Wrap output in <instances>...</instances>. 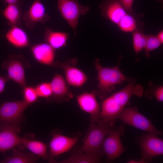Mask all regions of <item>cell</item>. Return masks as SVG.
I'll list each match as a JSON object with an SVG mask.
<instances>
[{
	"label": "cell",
	"instance_id": "cell-1",
	"mask_svg": "<svg viewBox=\"0 0 163 163\" xmlns=\"http://www.w3.org/2000/svg\"><path fill=\"white\" fill-rule=\"evenodd\" d=\"M143 88L134 80L117 92L104 99L101 106V119L110 126H113L119 114L129 103L134 95L141 97Z\"/></svg>",
	"mask_w": 163,
	"mask_h": 163
},
{
	"label": "cell",
	"instance_id": "cell-2",
	"mask_svg": "<svg viewBox=\"0 0 163 163\" xmlns=\"http://www.w3.org/2000/svg\"><path fill=\"white\" fill-rule=\"evenodd\" d=\"M121 57H120L117 65L111 68L102 66L98 59L94 60L98 83V89L92 91L96 96L104 99L115 89L116 85L123 84L125 81L129 82L134 80L133 78L125 75L120 70L119 64Z\"/></svg>",
	"mask_w": 163,
	"mask_h": 163
},
{
	"label": "cell",
	"instance_id": "cell-3",
	"mask_svg": "<svg viewBox=\"0 0 163 163\" xmlns=\"http://www.w3.org/2000/svg\"><path fill=\"white\" fill-rule=\"evenodd\" d=\"M111 127L101 119L97 123H91L84 138L82 150L101 158L104 154L103 149V142L112 130Z\"/></svg>",
	"mask_w": 163,
	"mask_h": 163
},
{
	"label": "cell",
	"instance_id": "cell-4",
	"mask_svg": "<svg viewBox=\"0 0 163 163\" xmlns=\"http://www.w3.org/2000/svg\"><path fill=\"white\" fill-rule=\"evenodd\" d=\"M117 119L124 123L133 126L147 133L161 135L162 132L157 129L151 121L140 113L136 107L124 108L118 115Z\"/></svg>",
	"mask_w": 163,
	"mask_h": 163
},
{
	"label": "cell",
	"instance_id": "cell-5",
	"mask_svg": "<svg viewBox=\"0 0 163 163\" xmlns=\"http://www.w3.org/2000/svg\"><path fill=\"white\" fill-rule=\"evenodd\" d=\"M57 8L63 18L73 30L76 36V30L80 16L87 13L90 8L80 5L77 0H57Z\"/></svg>",
	"mask_w": 163,
	"mask_h": 163
},
{
	"label": "cell",
	"instance_id": "cell-6",
	"mask_svg": "<svg viewBox=\"0 0 163 163\" xmlns=\"http://www.w3.org/2000/svg\"><path fill=\"white\" fill-rule=\"evenodd\" d=\"M30 67L29 62L22 56L18 55H9L2 65V68L7 71L9 79L17 83L22 88L27 86L25 69Z\"/></svg>",
	"mask_w": 163,
	"mask_h": 163
},
{
	"label": "cell",
	"instance_id": "cell-7",
	"mask_svg": "<svg viewBox=\"0 0 163 163\" xmlns=\"http://www.w3.org/2000/svg\"><path fill=\"white\" fill-rule=\"evenodd\" d=\"M125 127L120 125L113 129L105 138L103 149L107 161L111 162L120 156L126 150L123 145L120 137L123 135Z\"/></svg>",
	"mask_w": 163,
	"mask_h": 163
},
{
	"label": "cell",
	"instance_id": "cell-8",
	"mask_svg": "<svg viewBox=\"0 0 163 163\" xmlns=\"http://www.w3.org/2000/svg\"><path fill=\"white\" fill-rule=\"evenodd\" d=\"M141 150L142 158L149 162L154 157L163 154V141L158 135L152 133H143L136 140Z\"/></svg>",
	"mask_w": 163,
	"mask_h": 163
},
{
	"label": "cell",
	"instance_id": "cell-9",
	"mask_svg": "<svg viewBox=\"0 0 163 163\" xmlns=\"http://www.w3.org/2000/svg\"><path fill=\"white\" fill-rule=\"evenodd\" d=\"M78 62V59L74 58L63 62H54L52 66L63 70L68 85L80 87L86 82L88 78L83 72L76 67Z\"/></svg>",
	"mask_w": 163,
	"mask_h": 163
},
{
	"label": "cell",
	"instance_id": "cell-10",
	"mask_svg": "<svg viewBox=\"0 0 163 163\" xmlns=\"http://www.w3.org/2000/svg\"><path fill=\"white\" fill-rule=\"evenodd\" d=\"M29 106L23 100L3 103L0 106V123L17 125Z\"/></svg>",
	"mask_w": 163,
	"mask_h": 163
},
{
	"label": "cell",
	"instance_id": "cell-11",
	"mask_svg": "<svg viewBox=\"0 0 163 163\" xmlns=\"http://www.w3.org/2000/svg\"><path fill=\"white\" fill-rule=\"evenodd\" d=\"M22 19L27 28L31 30L37 23H45L50 21V17L46 13L41 0H34L29 8L22 16Z\"/></svg>",
	"mask_w": 163,
	"mask_h": 163
},
{
	"label": "cell",
	"instance_id": "cell-12",
	"mask_svg": "<svg viewBox=\"0 0 163 163\" xmlns=\"http://www.w3.org/2000/svg\"><path fill=\"white\" fill-rule=\"evenodd\" d=\"M0 131V152H4L17 146L22 142L24 138L18 134L19 128L17 125L10 124L1 125Z\"/></svg>",
	"mask_w": 163,
	"mask_h": 163
},
{
	"label": "cell",
	"instance_id": "cell-13",
	"mask_svg": "<svg viewBox=\"0 0 163 163\" xmlns=\"http://www.w3.org/2000/svg\"><path fill=\"white\" fill-rule=\"evenodd\" d=\"M81 135L69 137L59 133L52 135L49 144L50 160L71 149L78 142Z\"/></svg>",
	"mask_w": 163,
	"mask_h": 163
},
{
	"label": "cell",
	"instance_id": "cell-14",
	"mask_svg": "<svg viewBox=\"0 0 163 163\" xmlns=\"http://www.w3.org/2000/svg\"><path fill=\"white\" fill-rule=\"evenodd\" d=\"M92 92H84L76 97V101L80 108L89 114L91 123H97L100 119L101 109L96 98Z\"/></svg>",
	"mask_w": 163,
	"mask_h": 163
},
{
	"label": "cell",
	"instance_id": "cell-15",
	"mask_svg": "<svg viewBox=\"0 0 163 163\" xmlns=\"http://www.w3.org/2000/svg\"><path fill=\"white\" fill-rule=\"evenodd\" d=\"M50 83L52 94L46 99L47 101L61 103L69 101L73 98V94L62 75L55 74Z\"/></svg>",
	"mask_w": 163,
	"mask_h": 163
},
{
	"label": "cell",
	"instance_id": "cell-16",
	"mask_svg": "<svg viewBox=\"0 0 163 163\" xmlns=\"http://www.w3.org/2000/svg\"><path fill=\"white\" fill-rule=\"evenodd\" d=\"M99 6L103 17L117 25L127 13L120 0H103Z\"/></svg>",
	"mask_w": 163,
	"mask_h": 163
},
{
	"label": "cell",
	"instance_id": "cell-17",
	"mask_svg": "<svg viewBox=\"0 0 163 163\" xmlns=\"http://www.w3.org/2000/svg\"><path fill=\"white\" fill-rule=\"evenodd\" d=\"M55 50L46 43L36 44L30 47L34 59L40 63L47 66H52L54 62Z\"/></svg>",
	"mask_w": 163,
	"mask_h": 163
},
{
	"label": "cell",
	"instance_id": "cell-18",
	"mask_svg": "<svg viewBox=\"0 0 163 163\" xmlns=\"http://www.w3.org/2000/svg\"><path fill=\"white\" fill-rule=\"evenodd\" d=\"M8 41L14 46L18 48L29 46V40L26 32L18 26L11 27L5 35Z\"/></svg>",
	"mask_w": 163,
	"mask_h": 163
},
{
	"label": "cell",
	"instance_id": "cell-19",
	"mask_svg": "<svg viewBox=\"0 0 163 163\" xmlns=\"http://www.w3.org/2000/svg\"><path fill=\"white\" fill-rule=\"evenodd\" d=\"M69 35L65 32L54 31L47 28L44 34L45 41L55 50L66 46Z\"/></svg>",
	"mask_w": 163,
	"mask_h": 163
},
{
	"label": "cell",
	"instance_id": "cell-20",
	"mask_svg": "<svg viewBox=\"0 0 163 163\" xmlns=\"http://www.w3.org/2000/svg\"><path fill=\"white\" fill-rule=\"evenodd\" d=\"M21 4H8L2 12L7 21L8 25L11 27L21 25L22 16L20 8Z\"/></svg>",
	"mask_w": 163,
	"mask_h": 163
},
{
	"label": "cell",
	"instance_id": "cell-21",
	"mask_svg": "<svg viewBox=\"0 0 163 163\" xmlns=\"http://www.w3.org/2000/svg\"><path fill=\"white\" fill-rule=\"evenodd\" d=\"M19 146L21 148L28 149L32 153L44 159L48 158L47 146L41 141L24 138L22 142Z\"/></svg>",
	"mask_w": 163,
	"mask_h": 163
},
{
	"label": "cell",
	"instance_id": "cell-22",
	"mask_svg": "<svg viewBox=\"0 0 163 163\" xmlns=\"http://www.w3.org/2000/svg\"><path fill=\"white\" fill-rule=\"evenodd\" d=\"M13 154L0 162L1 163H31L37 161L39 157L31 153H25L15 147L13 149Z\"/></svg>",
	"mask_w": 163,
	"mask_h": 163
},
{
	"label": "cell",
	"instance_id": "cell-23",
	"mask_svg": "<svg viewBox=\"0 0 163 163\" xmlns=\"http://www.w3.org/2000/svg\"><path fill=\"white\" fill-rule=\"evenodd\" d=\"M135 14H126L117 25L120 29L125 32H131L142 29L144 23H140Z\"/></svg>",
	"mask_w": 163,
	"mask_h": 163
},
{
	"label": "cell",
	"instance_id": "cell-24",
	"mask_svg": "<svg viewBox=\"0 0 163 163\" xmlns=\"http://www.w3.org/2000/svg\"><path fill=\"white\" fill-rule=\"evenodd\" d=\"M101 161V158L83 152L81 149L73 153L60 163H96Z\"/></svg>",
	"mask_w": 163,
	"mask_h": 163
},
{
	"label": "cell",
	"instance_id": "cell-25",
	"mask_svg": "<svg viewBox=\"0 0 163 163\" xmlns=\"http://www.w3.org/2000/svg\"><path fill=\"white\" fill-rule=\"evenodd\" d=\"M143 30H138L133 32V48L137 55L144 48L147 35L143 32Z\"/></svg>",
	"mask_w": 163,
	"mask_h": 163
},
{
	"label": "cell",
	"instance_id": "cell-26",
	"mask_svg": "<svg viewBox=\"0 0 163 163\" xmlns=\"http://www.w3.org/2000/svg\"><path fill=\"white\" fill-rule=\"evenodd\" d=\"M162 44L156 35L150 34L147 35L146 42L144 47L145 56L150 57L149 53L158 48Z\"/></svg>",
	"mask_w": 163,
	"mask_h": 163
},
{
	"label": "cell",
	"instance_id": "cell-27",
	"mask_svg": "<svg viewBox=\"0 0 163 163\" xmlns=\"http://www.w3.org/2000/svg\"><path fill=\"white\" fill-rule=\"evenodd\" d=\"M23 101L29 105L35 103L39 97L35 87L26 86L23 88Z\"/></svg>",
	"mask_w": 163,
	"mask_h": 163
},
{
	"label": "cell",
	"instance_id": "cell-28",
	"mask_svg": "<svg viewBox=\"0 0 163 163\" xmlns=\"http://www.w3.org/2000/svg\"><path fill=\"white\" fill-rule=\"evenodd\" d=\"M35 88L39 97L45 98L47 99L52 94V89L50 82L40 83L37 85Z\"/></svg>",
	"mask_w": 163,
	"mask_h": 163
},
{
	"label": "cell",
	"instance_id": "cell-29",
	"mask_svg": "<svg viewBox=\"0 0 163 163\" xmlns=\"http://www.w3.org/2000/svg\"><path fill=\"white\" fill-rule=\"evenodd\" d=\"M150 92L146 91L145 96L149 99H152L154 96L158 101H163V87L160 86L156 87L155 89H151Z\"/></svg>",
	"mask_w": 163,
	"mask_h": 163
},
{
	"label": "cell",
	"instance_id": "cell-30",
	"mask_svg": "<svg viewBox=\"0 0 163 163\" xmlns=\"http://www.w3.org/2000/svg\"><path fill=\"white\" fill-rule=\"evenodd\" d=\"M123 8L126 12L131 14H135L133 12V4L134 0H120Z\"/></svg>",
	"mask_w": 163,
	"mask_h": 163
},
{
	"label": "cell",
	"instance_id": "cell-31",
	"mask_svg": "<svg viewBox=\"0 0 163 163\" xmlns=\"http://www.w3.org/2000/svg\"><path fill=\"white\" fill-rule=\"evenodd\" d=\"M9 79L7 75L4 76L0 75V94L4 92L6 83Z\"/></svg>",
	"mask_w": 163,
	"mask_h": 163
},
{
	"label": "cell",
	"instance_id": "cell-32",
	"mask_svg": "<svg viewBox=\"0 0 163 163\" xmlns=\"http://www.w3.org/2000/svg\"><path fill=\"white\" fill-rule=\"evenodd\" d=\"M127 162L128 163H146L149 162L145 159L142 158L138 160L131 159Z\"/></svg>",
	"mask_w": 163,
	"mask_h": 163
},
{
	"label": "cell",
	"instance_id": "cell-33",
	"mask_svg": "<svg viewBox=\"0 0 163 163\" xmlns=\"http://www.w3.org/2000/svg\"><path fill=\"white\" fill-rule=\"evenodd\" d=\"M4 3L7 5L21 3L19 0H3Z\"/></svg>",
	"mask_w": 163,
	"mask_h": 163
},
{
	"label": "cell",
	"instance_id": "cell-34",
	"mask_svg": "<svg viewBox=\"0 0 163 163\" xmlns=\"http://www.w3.org/2000/svg\"><path fill=\"white\" fill-rule=\"evenodd\" d=\"M157 37L161 42L163 43V30H160L156 35Z\"/></svg>",
	"mask_w": 163,
	"mask_h": 163
},
{
	"label": "cell",
	"instance_id": "cell-35",
	"mask_svg": "<svg viewBox=\"0 0 163 163\" xmlns=\"http://www.w3.org/2000/svg\"><path fill=\"white\" fill-rule=\"evenodd\" d=\"M156 0L159 2L161 3H162L163 1V0Z\"/></svg>",
	"mask_w": 163,
	"mask_h": 163
}]
</instances>
